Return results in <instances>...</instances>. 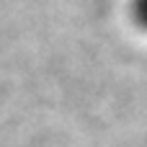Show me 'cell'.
<instances>
[{
	"mask_svg": "<svg viewBox=\"0 0 147 147\" xmlns=\"http://www.w3.org/2000/svg\"><path fill=\"white\" fill-rule=\"evenodd\" d=\"M129 18L142 34H147V0H129Z\"/></svg>",
	"mask_w": 147,
	"mask_h": 147,
	"instance_id": "obj_1",
	"label": "cell"
}]
</instances>
